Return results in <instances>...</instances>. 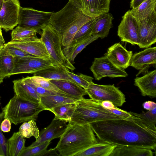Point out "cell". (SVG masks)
I'll use <instances>...</instances> for the list:
<instances>
[{"instance_id": "cell-19", "label": "cell", "mask_w": 156, "mask_h": 156, "mask_svg": "<svg viewBox=\"0 0 156 156\" xmlns=\"http://www.w3.org/2000/svg\"><path fill=\"white\" fill-rule=\"evenodd\" d=\"M134 84L139 89L144 96L156 97V70L150 72L134 79Z\"/></svg>"}, {"instance_id": "cell-32", "label": "cell", "mask_w": 156, "mask_h": 156, "mask_svg": "<svg viewBox=\"0 0 156 156\" xmlns=\"http://www.w3.org/2000/svg\"><path fill=\"white\" fill-rule=\"evenodd\" d=\"M96 19V17L93 18L80 29L75 35L69 47L76 45L91 35V31Z\"/></svg>"}, {"instance_id": "cell-7", "label": "cell", "mask_w": 156, "mask_h": 156, "mask_svg": "<svg viewBox=\"0 0 156 156\" xmlns=\"http://www.w3.org/2000/svg\"><path fill=\"white\" fill-rule=\"evenodd\" d=\"M86 91L90 99L101 103L105 101L112 102L116 107L121 106L126 102L125 95L114 85H102L90 83Z\"/></svg>"}, {"instance_id": "cell-28", "label": "cell", "mask_w": 156, "mask_h": 156, "mask_svg": "<svg viewBox=\"0 0 156 156\" xmlns=\"http://www.w3.org/2000/svg\"><path fill=\"white\" fill-rule=\"evenodd\" d=\"M129 11L136 20H143L156 12V0H145L136 8Z\"/></svg>"}, {"instance_id": "cell-35", "label": "cell", "mask_w": 156, "mask_h": 156, "mask_svg": "<svg viewBox=\"0 0 156 156\" xmlns=\"http://www.w3.org/2000/svg\"><path fill=\"white\" fill-rule=\"evenodd\" d=\"M31 82L35 85L46 89L59 91L60 90L49 79L38 76L34 75L32 76H28Z\"/></svg>"}, {"instance_id": "cell-12", "label": "cell", "mask_w": 156, "mask_h": 156, "mask_svg": "<svg viewBox=\"0 0 156 156\" xmlns=\"http://www.w3.org/2000/svg\"><path fill=\"white\" fill-rule=\"evenodd\" d=\"M122 19L118 27V36L122 41L138 45L139 29L136 20L130 14L129 10L124 14Z\"/></svg>"}, {"instance_id": "cell-36", "label": "cell", "mask_w": 156, "mask_h": 156, "mask_svg": "<svg viewBox=\"0 0 156 156\" xmlns=\"http://www.w3.org/2000/svg\"><path fill=\"white\" fill-rule=\"evenodd\" d=\"M36 33L37 31L35 30L21 27L18 26L11 32V40L36 36Z\"/></svg>"}, {"instance_id": "cell-37", "label": "cell", "mask_w": 156, "mask_h": 156, "mask_svg": "<svg viewBox=\"0 0 156 156\" xmlns=\"http://www.w3.org/2000/svg\"><path fill=\"white\" fill-rule=\"evenodd\" d=\"M22 78L27 83L34 89L41 97L42 96L47 95L57 94L73 98H78L69 95L60 90L59 91L51 90L37 86L31 82L28 76L26 77H23Z\"/></svg>"}, {"instance_id": "cell-39", "label": "cell", "mask_w": 156, "mask_h": 156, "mask_svg": "<svg viewBox=\"0 0 156 156\" xmlns=\"http://www.w3.org/2000/svg\"><path fill=\"white\" fill-rule=\"evenodd\" d=\"M138 115L148 125L156 128V107L147 112L138 113Z\"/></svg>"}, {"instance_id": "cell-2", "label": "cell", "mask_w": 156, "mask_h": 156, "mask_svg": "<svg viewBox=\"0 0 156 156\" xmlns=\"http://www.w3.org/2000/svg\"><path fill=\"white\" fill-rule=\"evenodd\" d=\"M93 18L84 14L69 0L62 9L57 12H53L49 23L62 35V46L67 48L77 31Z\"/></svg>"}, {"instance_id": "cell-42", "label": "cell", "mask_w": 156, "mask_h": 156, "mask_svg": "<svg viewBox=\"0 0 156 156\" xmlns=\"http://www.w3.org/2000/svg\"><path fill=\"white\" fill-rule=\"evenodd\" d=\"M108 110L113 114L123 118H128L131 116L130 112L122 110L116 106L113 108Z\"/></svg>"}, {"instance_id": "cell-13", "label": "cell", "mask_w": 156, "mask_h": 156, "mask_svg": "<svg viewBox=\"0 0 156 156\" xmlns=\"http://www.w3.org/2000/svg\"><path fill=\"white\" fill-rule=\"evenodd\" d=\"M137 22L139 42L140 48H147L156 42V12L148 17Z\"/></svg>"}, {"instance_id": "cell-18", "label": "cell", "mask_w": 156, "mask_h": 156, "mask_svg": "<svg viewBox=\"0 0 156 156\" xmlns=\"http://www.w3.org/2000/svg\"><path fill=\"white\" fill-rule=\"evenodd\" d=\"M156 63V47L146 48L144 50L133 55L130 66L142 71L149 65Z\"/></svg>"}, {"instance_id": "cell-48", "label": "cell", "mask_w": 156, "mask_h": 156, "mask_svg": "<svg viewBox=\"0 0 156 156\" xmlns=\"http://www.w3.org/2000/svg\"><path fill=\"white\" fill-rule=\"evenodd\" d=\"M5 42L3 36H0V48L4 44Z\"/></svg>"}, {"instance_id": "cell-31", "label": "cell", "mask_w": 156, "mask_h": 156, "mask_svg": "<svg viewBox=\"0 0 156 156\" xmlns=\"http://www.w3.org/2000/svg\"><path fill=\"white\" fill-rule=\"evenodd\" d=\"M98 38L97 36L91 35L76 45L69 47L64 54L68 61L73 65L74 63V59L77 55L87 45Z\"/></svg>"}, {"instance_id": "cell-6", "label": "cell", "mask_w": 156, "mask_h": 156, "mask_svg": "<svg viewBox=\"0 0 156 156\" xmlns=\"http://www.w3.org/2000/svg\"><path fill=\"white\" fill-rule=\"evenodd\" d=\"M41 34L42 41L44 43L49 55V59L54 66H62L73 71L75 69L68 60L62 49V35L50 24L44 27Z\"/></svg>"}, {"instance_id": "cell-21", "label": "cell", "mask_w": 156, "mask_h": 156, "mask_svg": "<svg viewBox=\"0 0 156 156\" xmlns=\"http://www.w3.org/2000/svg\"><path fill=\"white\" fill-rule=\"evenodd\" d=\"M112 15L107 12L96 17L91 31V35H96L101 39L106 37L110 29L113 27Z\"/></svg>"}, {"instance_id": "cell-3", "label": "cell", "mask_w": 156, "mask_h": 156, "mask_svg": "<svg viewBox=\"0 0 156 156\" xmlns=\"http://www.w3.org/2000/svg\"><path fill=\"white\" fill-rule=\"evenodd\" d=\"M98 141L89 124L68 123L55 148L60 156H75Z\"/></svg>"}, {"instance_id": "cell-1", "label": "cell", "mask_w": 156, "mask_h": 156, "mask_svg": "<svg viewBox=\"0 0 156 156\" xmlns=\"http://www.w3.org/2000/svg\"><path fill=\"white\" fill-rule=\"evenodd\" d=\"M130 113L131 116L128 118L96 121L89 125L99 142L137 147L155 151L156 128L147 124L138 113Z\"/></svg>"}, {"instance_id": "cell-4", "label": "cell", "mask_w": 156, "mask_h": 156, "mask_svg": "<svg viewBox=\"0 0 156 156\" xmlns=\"http://www.w3.org/2000/svg\"><path fill=\"white\" fill-rule=\"evenodd\" d=\"M76 107L69 123L79 125L104 120L123 119L103 108L101 103L83 97L76 102Z\"/></svg>"}, {"instance_id": "cell-41", "label": "cell", "mask_w": 156, "mask_h": 156, "mask_svg": "<svg viewBox=\"0 0 156 156\" xmlns=\"http://www.w3.org/2000/svg\"><path fill=\"white\" fill-rule=\"evenodd\" d=\"M5 44L9 52L14 57L21 58L27 57L35 56L28 53L20 48L8 44L6 43Z\"/></svg>"}, {"instance_id": "cell-24", "label": "cell", "mask_w": 156, "mask_h": 156, "mask_svg": "<svg viewBox=\"0 0 156 156\" xmlns=\"http://www.w3.org/2000/svg\"><path fill=\"white\" fill-rule=\"evenodd\" d=\"M154 153L152 150L149 149L117 145L110 156H153Z\"/></svg>"}, {"instance_id": "cell-33", "label": "cell", "mask_w": 156, "mask_h": 156, "mask_svg": "<svg viewBox=\"0 0 156 156\" xmlns=\"http://www.w3.org/2000/svg\"><path fill=\"white\" fill-rule=\"evenodd\" d=\"M23 138H29L32 136L37 140L40 135V132L35 120H31L23 122L20 126L18 131Z\"/></svg>"}, {"instance_id": "cell-51", "label": "cell", "mask_w": 156, "mask_h": 156, "mask_svg": "<svg viewBox=\"0 0 156 156\" xmlns=\"http://www.w3.org/2000/svg\"><path fill=\"white\" fill-rule=\"evenodd\" d=\"M3 79L0 77V83H1L3 82Z\"/></svg>"}, {"instance_id": "cell-15", "label": "cell", "mask_w": 156, "mask_h": 156, "mask_svg": "<svg viewBox=\"0 0 156 156\" xmlns=\"http://www.w3.org/2000/svg\"><path fill=\"white\" fill-rule=\"evenodd\" d=\"M86 15L95 18L106 12L111 0H69Z\"/></svg>"}, {"instance_id": "cell-30", "label": "cell", "mask_w": 156, "mask_h": 156, "mask_svg": "<svg viewBox=\"0 0 156 156\" xmlns=\"http://www.w3.org/2000/svg\"><path fill=\"white\" fill-rule=\"evenodd\" d=\"M75 102L62 104L57 106L49 110L54 114V119L69 121L75 109Z\"/></svg>"}, {"instance_id": "cell-50", "label": "cell", "mask_w": 156, "mask_h": 156, "mask_svg": "<svg viewBox=\"0 0 156 156\" xmlns=\"http://www.w3.org/2000/svg\"><path fill=\"white\" fill-rule=\"evenodd\" d=\"M1 27H0V36H3L2 35V29H1Z\"/></svg>"}, {"instance_id": "cell-52", "label": "cell", "mask_w": 156, "mask_h": 156, "mask_svg": "<svg viewBox=\"0 0 156 156\" xmlns=\"http://www.w3.org/2000/svg\"><path fill=\"white\" fill-rule=\"evenodd\" d=\"M0 84H1V83H0Z\"/></svg>"}, {"instance_id": "cell-49", "label": "cell", "mask_w": 156, "mask_h": 156, "mask_svg": "<svg viewBox=\"0 0 156 156\" xmlns=\"http://www.w3.org/2000/svg\"><path fill=\"white\" fill-rule=\"evenodd\" d=\"M3 3V0H0V12L2 8Z\"/></svg>"}, {"instance_id": "cell-46", "label": "cell", "mask_w": 156, "mask_h": 156, "mask_svg": "<svg viewBox=\"0 0 156 156\" xmlns=\"http://www.w3.org/2000/svg\"><path fill=\"white\" fill-rule=\"evenodd\" d=\"M101 105L103 108L108 109L113 108L115 106L112 102L108 101H103L101 102Z\"/></svg>"}, {"instance_id": "cell-11", "label": "cell", "mask_w": 156, "mask_h": 156, "mask_svg": "<svg viewBox=\"0 0 156 156\" xmlns=\"http://www.w3.org/2000/svg\"><path fill=\"white\" fill-rule=\"evenodd\" d=\"M19 0H3L0 12V27L6 32L18 25L20 7Z\"/></svg>"}, {"instance_id": "cell-25", "label": "cell", "mask_w": 156, "mask_h": 156, "mask_svg": "<svg viewBox=\"0 0 156 156\" xmlns=\"http://www.w3.org/2000/svg\"><path fill=\"white\" fill-rule=\"evenodd\" d=\"M80 98L60 95H49L41 96L40 99V103L45 110L49 111L59 105L75 102Z\"/></svg>"}, {"instance_id": "cell-27", "label": "cell", "mask_w": 156, "mask_h": 156, "mask_svg": "<svg viewBox=\"0 0 156 156\" xmlns=\"http://www.w3.org/2000/svg\"><path fill=\"white\" fill-rule=\"evenodd\" d=\"M50 81L60 90L70 96L81 98L87 94L85 89L71 81L65 80Z\"/></svg>"}, {"instance_id": "cell-38", "label": "cell", "mask_w": 156, "mask_h": 156, "mask_svg": "<svg viewBox=\"0 0 156 156\" xmlns=\"http://www.w3.org/2000/svg\"><path fill=\"white\" fill-rule=\"evenodd\" d=\"M66 72L71 78L85 90L87 88L89 84L93 82V78L91 76L81 73L75 74L70 72L68 69L67 70Z\"/></svg>"}, {"instance_id": "cell-40", "label": "cell", "mask_w": 156, "mask_h": 156, "mask_svg": "<svg viewBox=\"0 0 156 156\" xmlns=\"http://www.w3.org/2000/svg\"><path fill=\"white\" fill-rule=\"evenodd\" d=\"M3 119V113L0 112V156H7V140L0 128L1 124Z\"/></svg>"}, {"instance_id": "cell-16", "label": "cell", "mask_w": 156, "mask_h": 156, "mask_svg": "<svg viewBox=\"0 0 156 156\" xmlns=\"http://www.w3.org/2000/svg\"><path fill=\"white\" fill-rule=\"evenodd\" d=\"M67 122L53 119L47 127L41 130L38 138L29 146L34 147L46 141H51L54 139L60 138L67 127Z\"/></svg>"}, {"instance_id": "cell-34", "label": "cell", "mask_w": 156, "mask_h": 156, "mask_svg": "<svg viewBox=\"0 0 156 156\" xmlns=\"http://www.w3.org/2000/svg\"><path fill=\"white\" fill-rule=\"evenodd\" d=\"M50 143L51 141H48L34 147H25L20 156H42Z\"/></svg>"}, {"instance_id": "cell-8", "label": "cell", "mask_w": 156, "mask_h": 156, "mask_svg": "<svg viewBox=\"0 0 156 156\" xmlns=\"http://www.w3.org/2000/svg\"><path fill=\"white\" fill-rule=\"evenodd\" d=\"M54 12H46L31 8L20 7L18 20V26L35 30L37 33L49 23Z\"/></svg>"}, {"instance_id": "cell-45", "label": "cell", "mask_w": 156, "mask_h": 156, "mask_svg": "<svg viewBox=\"0 0 156 156\" xmlns=\"http://www.w3.org/2000/svg\"><path fill=\"white\" fill-rule=\"evenodd\" d=\"M55 148L52 149L51 148L49 150H47L45 151L43 154L42 156H58L60 155L57 153Z\"/></svg>"}, {"instance_id": "cell-10", "label": "cell", "mask_w": 156, "mask_h": 156, "mask_svg": "<svg viewBox=\"0 0 156 156\" xmlns=\"http://www.w3.org/2000/svg\"><path fill=\"white\" fill-rule=\"evenodd\" d=\"M96 80L103 77H126L128 74L123 69L113 64L106 56L95 58L90 68Z\"/></svg>"}, {"instance_id": "cell-9", "label": "cell", "mask_w": 156, "mask_h": 156, "mask_svg": "<svg viewBox=\"0 0 156 156\" xmlns=\"http://www.w3.org/2000/svg\"><path fill=\"white\" fill-rule=\"evenodd\" d=\"M14 58V66L10 76L24 73L34 74L54 66L49 59L36 56Z\"/></svg>"}, {"instance_id": "cell-17", "label": "cell", "mask_w": 156, "mask_h": 156, "mask_svg": "<svg viewBox=\"0 0 156 156\" xmlns=\"http://www.w3.org/2000/svg\"><path fill=\"white\" fill-rule=\"evenodd\" d=\"M133 55L132 51L127 50L118 43L109 47L105 55L116 66L125 69L130 66Z\"/></svg>"}, {"instance_id": "cell-23", "label": "cell", "mask_w": 156, "mask_h": 156, "mask_svg": "<svg viewBox=\"0 0 156 156\" xmlns=\"http://www.w3.org/2000/svg\"><path fill=\"white\" fill-rule=\"evenodd\" d=\"M117 145L99 142L80 152L75 156H110Z\"/></svg>"}, {"instance_id": "cell-29", "label": "cell", "mask_w": 156, "mask_h": 156, "mask_svg": "<svg viewBox=\"0 0 156 156\" xmlns=\"http://www.w3.org/2000/svg\"><path fill=\"white\" fill-rule=\"evenodd\" d=\"M25 141L19 132H14L7 140V156H20L25 147Z\"/></svg>"}, {"instance_id": "cell-20", "label": "cell", "mask_w": 156, "mask_h": 156, "mask_svg": "<svg viewBox=\"0 0 156 156\" xmlns=\"http://www.w3.org/2000/svg\"><path fill=\"white\" fill-rule=\"evenodd\" d=\"M13 83L15 94L26 101L35 103H40L41 97L34 89L22 78L14 80Z\"/></svg>"}, {"instance_id": "cell-44", "label": "cell", "mask_w": 156, "mask_h": 156, "mask_svg": "<svg viewBox=\"0 0 156 156\" xmlns=\"http://www.w3.org/2000/svg\"><path fill=\"white\" fill-rule=\"evenodd\" d=\"M143 106L144 109L151 110L156 107V104L153 101H146L143 103Z\"/></svg>"}, {"instance_id": "cell-43", "label": "cell", "mask_w": 156, "mask_h": 156, "mask_svg": "<svg viewBox=\"0 0 156 156\" xmlns=\"http://www.w3.org/2000/svg\"><path fill=\"white\" fill-rule=\"evenodd\" d=\"M0 128L1 130L3 132H9L11 128V122L7 118H5L2 122Z\"/></svg>"}, {"instance_id": "cell-26", "label": "cell", "mask_w": 156, "mask_h": 156, "mask_svg": "<svg viewBox=\"0 0 156 156\" xmlns=\"http://www.w3.org/2000/svg\"><path fill=\"white\" fill-rule=\"evenodd\" d=\"M14 58L9 52L5 44L0 48V77H9L13 69Z\"/></svg>"}, {"instance_id": "cell-14", "label": "cell", "mask_w": 156, "mask_h": 156, "mask_svg": "<svg viewBox=\"0 0 156 156\" xmlns=\"http://www.w3.org/2000/svg\"><path fill=\"white\" fill-rule=\"evenodd\" d=\"M6 44L35 56L49 59V55L44 44L37 36L12 40Z\"/></svg>"}, {"instance_id": "cell-5", "label": "cell", "mask_w": 156, "mask_h": 156, "mask_svg": "<svg viewBox=\"0 0 156 156\" xmlns=\"http://www.w3.org/2000/svg\"><path fill=\"white\" fill-rule=\"evenodd\" d=\"M2 110L4 119L17 125L31 120L36 121L39 114L45 109L40 103L26 101L15 94Z\"/></svg>"}, {"instance_id": "cell-22", "label": "cell", "mask_w": 156, "mask_h": 156, "mask_svg": "<svg viewBox=\"0 0 156 156\" xmlns=\"http://www.w3.org/2000/svg\"><path fill=\"white\" fill-rule=\"evenodd\" d=\"M67 69H68L67 68L62 66H53L39 71L34 75L50 80L70 81L79 85L68 75L66 72Z\"/></svg>"}, {"instance_id": "cell-47", "label": "cell", "mask_w": 156, "mask_h": 156, "mask_svg": "<svg viewBox=\"0 0 156 156\" xmlns=\"http://www.w3.org/2000/svg\"><path fill=\"white\" fill-rule=\"evenodd\" d=\"M145 0H131L130 2V7L132 9H134L139 5Z\"/></svg>"}]
</instances>
